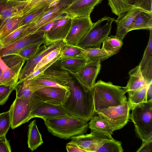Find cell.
Returning a JSON list of instances; mask_svg holds the SVG:
<instances>
[{"mask_svg": "<svg viewBox=\"0 0 152 152\" xmlns=\"http://www.w3.org/2000/svg\"><path fill=\"white\" fill-rule=\"evenodd\" d=\"M61 0H55L50 3L48 6V9H50L57 5Z\"/></svg>", "mask_w": 152, "mask_h": 152, "instance_id": "cell-51", "label": "cell"}, {"mask_svg": "<svg viewBox=\"0 0 152 152\" xmlns=\"http://www.w3.org/2000/svg\"><path fill=\"white\" fill-rule=\"evenodd\" d=\"M69 0L71 1L72 2V3H75V2L79 1L80 0Z\"/></svg>", "mask_w": 152, "mask_h": 152, "instance_id": "cell-52", "label": "cell"}, {"mask_svg": "<svg viewBox=\"0 0 152 152\" xmlns=\"http://www.w3.org/2000/svg\"><path fill=\"white\" fill-rule=\"evenodd\" d=\"M66 15V14L61 11L48 14L45 12L39 20L29 26L23 33L20 39L35 33L39 29L48 23L56 19H62Z\"/></svg>", "mask_w": 152, "mask_h": 152, "instance_id": "cell-24", "label": "cell"}, {"mask_svg": "<svg viewBox=\"0 0 152 152\" xmlns=\"http://www.w3.org/2000/svg\"><path fill=\"white\" fill-rule=\"evenodd\" d=\"M1 73H2V70H1V68L0 67V77L1 76Z\"/></svg>", "mask_w": 152, "mask_h": 152, "instance_id": "cell-55", "label": "cell"}, {"mask_svg": "<svg viewBox=\"0 0 152 152\" xmlns=\"http://www.w3.org/2000/svg\"><path fill=\"white\" fill-rule=\"evenodd\" d=\"M57 61L45 71L35 77L49 79L69 87L68 83L73 78L68 72L59 67Z\"/></svg>", "mask_w": 152, "mask_h": 152, "instance_id": "cell-18", "label": "cell"}, {"mask_svg": "<svg viewBox=\"0 0 152 152\" xmlns=\"http://www.w3.org/2000/svg\"><path fill=\"white\" fill-rule=\"evenodd\" d=\"M130 110L127 101L122 104L109 107L96 113L108 121L115 131L122 128L127 124Z\"/></svg>", "mask_w": 152, "mask_h": 152, "instance_id": "cell-7", "label": "cell"}, {"mask_svg": "<svg viewBox=\"0 0 152 152\" xmlns=\"http://www.w3.org/2000/svg\"><path fill=\"white\" fill-rule=\"evenodd\" d=\"M27 144L31 151L37 149L43 143L42 135L39 131L36 120L31 121L28 126Z\"/></svg>", "mask_w": 152, "mask_h": 152, "instance_id": "cell-27", "label": "cell"}, {"mask_svg": "<svg viewBox=\"0 0 152 152\" xmlns=\"http://www.w3.org/2000/svg\"><path fill=\"white\" fill-rule=\"evenodd\" d=\"M82 48V52L80 56L85 57L89 61H99L101 62L114 55L100 48Z\"/></svg>", "mask_w": 152, "mask_h": 152, "instance_id": "cell-28", "label": "cell"}, {"mask_svg": "<svg viewBox=\"0 0 152 152\" xmlns=\"http://www.w3.org/2000/svg\"><path fill=\"white\" fill-rule=\"evenodd\" d=\"M107 139L99 137L90 133L73 137L71 139L86 152H96Z\"/></svg>", "mask_w": 152, "mask_h": 152, "instance_id": "cell-20", "label": "cell"}, {"mask_svg": "<svg viewBox=\"0 0 152 152\" xmlns=\"http://www.w3.org/2000/svg\"><path fill=\"white\" fill-rule=\"evenodd\" d=\"M128 4L134 7L152 13V0H126Z\"/></svg>", "mask_w": 152, "mask_h": 152, "instance_id": "cell-42", "label": "cell"}, {"mask_svg": "<svg viewBox=\"0 0 152 152\" xmlns=\"http://www.w3.org/2000/svg\"><path fill=\"white\" fill-rule=\"evenodd\" d=\"M31 24H27L19 27L1 40L2 48L20 39L24 32Z\"/></svg>", "mask_w": 152, "mask_h": 152, "instance_id": "cell-34", "label": "cell"}, {"mask_svg": "<svg viewBox=\"0 0 152 152\" xmlns=\"http://www.w3.org/2000/svg\"><path fill=\"white\" fill-rule=\"evenodd\" d=\"M22 16L12 19L0 28V40L19 27V24Z\"/></svg>", "mask_w": 152, "mask_h": 152, "instance_id": "cell-40", "label": "cell"}, {"mask_svg": "<svg viewBox=\"0 0 152 152\" xmlns=\"http://www.w3.org/2000/svg\"><path fill=\"white\" fill-rule=\"evenodd\" d=\"M108 4L112 12L118 15L133 8L129 5L126 0H108Z\"/></svg>", "mask_w": 152, "mask_h": 152, "instance_id": "cell-36", "label": "cell"}, {"mask_svg": "<svg viewBox=\"0 0 152 152\" xmlns=\"http://www.w3.org/2000/svg\"><path fill=\"white\" fill-rule=\"evenodd\" d=\"M70 115L65 110L63 105H55L43 102L37 106L31 111L29 119L38 117L43 120Z\"/></svg>", "mask_w": 152, "mask_h": 152, "instance_id": "cell-12", "label": "cell"}, {"mask_svg": "<svg viewBox=\"0 0 152 152\" xmlns=\"http://www.w3.org/2000/svg\"></svg>", "mask_w": 152, "mask_h": 152, "instance_id": "cell-56", "label": "cell"}, {"mask_svg": "<svg viewBox=\"0 0 152 152\" xmlns=\"http://www.w3.org/2000/svg\"><path fill=\"white\" fill-rule=\"evenodd\" d=\"M103 0H80L72 4L62 12L71 18L90 16L95 6Z\"/></svg>", "mask_w": 152, "mask_h": 152, "instance_id": "cell-16", "label": "cell"}, {"mask_svg": "<svg viewBox=\"0 0 152 152\" xmlns=\"http://www.w3.org/2000/svg\"><path fill=\"white\" fill-rule=\"evenodd\" d=\"M32 110L29 101L16 97L9 110L12 129L28 122Z\"/></svg>", "mask_w": 152, "mask_h": 152, "instance_id": "cell-8", "label": "cell"}, {"mask_svg": "<svg viewBox=\"0 0 152 152\" xmlns=\"http://www.w3.org/2000/svg\"><path fill=\"white\" fill-rule=\"evenodd\" d=\"M131 110L129 118L142 142L152 138V99L134 106Z\"/></svg>", "mask_w": 152, "mask_h": 152, "instance_id": "cell-4", "label": "cell"}, {"mask_svg": "<svg viewBox=\"0 0 152 152\" xmlns=\"http://www.w3.org/2000/svg\"><path fill=\"white\" fill-rule=\"evenodd\" d=\"M142 11L139 8L133 7L118 15L117 18L115 21L117 25L115 36L122 41L128 33V28L135 18Z\"/></svg>", "mask_w": 152, "mask_h": 152, "instance_id": "cell-19", "label": "cell"}, {"mask_svg": "<svg viewBox=\"0 0 152 152\" xmlns=\"http://www.w3.org/2000/svg\"><path fill=\"white\" fill-rule=\"evenodd\" d=\"M139 65L147 83L148 84L152 81V29L150 30L148 43Z\"/></svg>", "mask_w": 152, "mask_h": 152, "instance_id": "cell-22", "label": "cell"}, {"mask_svg": "<svg viewBox=\"0 0 152 152\" xmlns=\"http://www.w3.org/2000/svg\"><path fill=\"white\" fill-rule=\"evenodd\" d=\"M62 47V46L53 50L44 56L37 65L33 72L50 62L59 54Z\"/></svg>", "mask_w": 152, "mask_h": 152, "instance_id": "cell-43", "label": "cell"}, {"mask_svg": "<svg viewBox=\"0 0 152 152\" xmlns=\"http://www.w3.org/2000/svg\"><path fill=\"white\" fill-rule=\"evenodd\" d=\"M152 149V138L142 142L137 152H151Z\"/></svg>", "mask_w": 152, "mask_h": 152, "instance_id": "cell-48", "label": "cell"}, {"mask_svg": "<svg viewBox=\"0 0 152 152\" xmlns=\"http://www.w3.org/2000/svg\"><path fill=\"white\" fill-rule=\"evenodd\" d=\"M72 18L66 15L59 20L49 31L44 33L45 42L48 46L55 42L63 40L66 37L71 25Z\"/></svg>", "mask_w": 152, "mask_h": 152, "instance_id": "cell-13", "label": "cell"}, {"mask_svg": "<svg viewBox=\"0 0 152 152\" xmlns=\"http://www.w3.org/2000/svg\"><path fill=\"white\" fill-rule=\"evenodd\" d=\"M48 7L37 11L23 16L19 24L20 27L27 24L33 23L39 20L48 10Z\"/></svg>", "mask_w": 152, "mask_h": 152, "instance_id": "cell-38", "label": "cell"}, {"mask_svg": "<svg viewBox=\"0 0 152 152\" xmlns=\"http://www.w3.org/2000/svg\"><path fill=\"white\" fill-rule=\"evenodd\" d=\"M11 126V120L9 110L0 113V137L5 136Z\"/></svg>", "mask_w": 152, "mask_h": 152, "instance_id": "cell-41", "label": "cell"}, {"mask_svg": "<svg viewBox=\"0 0 152 152\" xmlns=\"http://www.w3.org/2000/svg\"><path fill=\"white\" fill-rule=\"evenodd\" d=\"M72 18L70 28L63 41L67 45L78 46L90 30L93 23L90 16Z\"/></svg>", "mask_w": 152, "mask_h": 152, "instance_id": "cell-6", "label": "cell"}, {"mask_svg": "<svg viewBox=\"0 0 152 152\" xmlns=\"http://www.w3.org/2000/svg\"><path fill=\"white\" fill-rule=\"evenodd\" d=\"M43 120L49 132L54 136L65 140L85 134L88 128V121L71 115Z\"/></svg>", "mask_w": 152, "mask_h": 152, "instance_id": "cell-3", "label": "cell"}, {"mask_svg": "<svg viewBox=\"0 0 152 152\" xmlns=\"http://www.w3.org/2000/svg\"><path fill=\"white\" fill-rule=\"evenodd\" d=\"M43 42L45 39L44 34L36 32L28 35L18 41L0 49V57L14 54L20 50L28 46Z\"/></svg>", "mask_w": 152, "mask_h": 152, "instance_id": "cell-15", "label": "cell"}, {"mask_svg": "<svg viewBox=\"0 0 152 152\" xmlns=\"http://www.w3.org/2000/svg\"><path fill=\"white\" fill-rule=\"evenodd\" d=\"M2 48V45L1 42V40H0V49Z\"/></svg>", "mask_w": 152, "mask_h": 152, "instance_id": "cell-54", "label": "cell"}, {"mask_svg": "<svg viewBox=\"0 0 152 152\" xmlns=\"http://www.w3.org/2000/svg\"><path fill=\"white\" fill-rule=\"evenodd\" d=\"M56 0H35L27 2L22 10L23 16L35 12L48 7L53 1Z\"/></svg>", "mask_w": 152, "mask_h": 152, "instance_id": "cell-33", "label": "cell"}, {"mask_svg": "<svg viewBox=\"0 0 152 152\" xmlns=\"http://www.w3.org/2000/svg\"><path fill=\"white\" fill-rule=\"evenodd\" d=\"M123 151L121 142L114 139H107L96 152H123Z\"/></svg>", "mask_w": 152, "mask_h": 152, "instance_id": "cell-37", "label": "cell"}, {"mask_svg": "<svg viewBox=\"0 0 152 152\" xmlns=\"http://www.w3.org/2000/svg\"><path fill=\"white\" fill-rule=\"evenodd\" d=\"M16 97L27 100L29 101L33 110L43 102L32 91L29 85L28 80L25 79L18 82L14 87Z\"/></svg>", "mask_w": 152, "mask_h": 152, "instance_id": "cell-21", "label": "cell"}, {"mask_svg": "<svg viewBox=\"0 0 152 152\" xmlns=\"http://www.w3.org/2000/svg\"><path fill=\"white\" fill-rule=\"evenodd\" d=\"M102 49L115 55L118 53L121 48L123 43L115 36L110 35L102 42Z\"/></svg>", "mask_w": 152, "mask_h": 152, "instance_id": "cell-32", "label": "cell"}, {"mask_svg": "<svg viewBox=\"0 0 152 152\" xmlns=\"http://www.w3.org/2000/svg\"><path fill=\"white\" fill-rule=\"evenodd\" d=\"M60 58V54L50 62L33 72L25 79H31L34 78L37 75L45 71L46 69L59 59Z\"/></svg>", "mask_w": 152, "mask_h": 152, "instance_id": "cell-45", "label": "cell"}, {"mask_svg": "<svg viewBox=\"0 0 152 152\" xmlns=\"http://www.w3.org/2000/svg\"><path fill=\"white\" fill-rule=\"evenodd\" d=\"M0 67L2 73L0 77V85L14 87L18 81V77L7 66L0 57Z\"/></svg>", "mask_w": 152, "mask_h": 152, "instance_id": "cell-29", "label": "cell"}, {"mask_svg": "<svg viewBox=\"0 0 152 152\" xmlns=\"http://www.w3.org/2000/svg\"><path fill=\"white\" fill-rule=\"evenodd\" d=\"M82 48L78 46L69 45L65 43L61 47L59 59L80 56L82 52Z\"/></svg>", "mask_w": 152, "mask_h": 152, "instance_id": "cell-35", "label": "cell"}, {"mask_svg": "<svg viewBox=\"0 0 152 152\" xmlns=\"http://www.w3.org/2000/svg\"><path fill=\"white\" fill-rule=\"evenodd\" d=\"M61 19H56L48 23L39 29L36 32L42 33L44 34V33L47 32L56 23Z\"/></svg>", "mask_w": 152, "mask_h": 152, "instance_id": "cell-49", "label": "cell"}, {"mask_svg": "<svg viewBox=\"0 0 152 152\" xmlns=\"http://www.w3.org/2000/svg\"><path fill=\"white\" fill-rule=\"evenodd\" d=\"M68 85L70 94L63 104L64 107L71 115L88 121L95 114L93 96L91 90L86 92L73 79Z\"/></svg>", "mask_w": 152, "mask_h": 152, "instance_id": "cell-1", "label": "cell"}, {"mask_svg": "<svg viewBox=\"0 0 152 152\" xmlns=\"http://www.w3.org/2000/svg\"><path fill=\"white\" fill-rule=\"evenodd\" d=\"M28 1L0 0V28L10 18L23 16L22 11Z\"/></svg>", "mask_w": 152, "mask_h": 152, "instance_id": "cell-14", "label": "cell"}, {"mask_svg": "<svg viewBox=\"0 0 152 152\" xmlns=\"http://www.w3.org/2000/svg\"><path fill=\"white\" fill-rule=\"evenodd\" d=\"M93 96L95 113L109 107L122 104L127 101L122 87L110 82L100 80L91 89Z\"/></svg>", "mask_w": 152, "mask_h": 152, "instance_id": "cell-2", "label": "cell"}, {"mask_svg": "<svg viewBox=\"0 0 152 152\" xmlns=\"http://www.w3.org/2000/svg\"><path fill=\"white\" fill-rule=\"evenodd\" d=\"M152 81H151L148 85L147 90V98L148 99H152Z\"/></svg>", "mask_w": 152, "mask_h": 152, "instance_id": "cell-50", "label": "cell"}, {"mask_svg": "<svg viewBox=\"0 0 152 152\" xmlns=\"http://www.w3.org/2000/svg\"><path fill=\"white\" fill-rule=\"evenodd\" d=\"M15 0L16 1H28L29 0Z\"/></svg>", "mask_w": 152, "mask_h": 152, "instance_id": "cell-53", "label": "cell"}, {"mask_svg": "<svg viewBox=\"0 0 152 152\" xmlns=\"http://www.w3.org/2000/svg\"><path fill=\"white\" fill-rule=\"evenodd\" d=\"M142 29H152V13L143 11L139 13L129 27L128 32Z\"/></svg>", "mask_w": 152, "mask_h": 152, "instance_id": "cell-26", "label": "cell"}, {"mask_svg": "<svg viewBox=\"0 0 152 152\" xmlns=\"http://www.w3.org/2000/svg\"><path fill=\"white\" fill-rule=\"evenodd\" d=\"M148 85L139 90L127 92L129 95L128 102L131 110L134 106L147 102Z\"/></svg>", "mask_w": 152, "mask_h": 152, "instance_id": "cell-31", "label": "cell"}, {"mask_svg": "<svg viewBox=\"0 0 152 152\" xmlns=\"http://www.w3.org/2000/svg\"><path fill=\"white\" fill-rule=\"evenodd\" d=\"M43 42H40L25 47L14 54L18 55L26 61L33 57L38 51Z\"/></svg>", "mask_w": 152, "mask_h": 152, "instance_id": "cell-39", "label": "cell"}, {"mask_svg": "<svg viewBox=\"0 0 152 152\" xmlns=\"http://www.w3.org/2000/svg\"><path fill=\"white\" fill-rule=\"evenodd\" d=\"M65 42L63 40L55 42L48 46H41L37 53L32 58L27 60L24 66L19 74L18 82H21L27 78L34 71L37 65L47 54L53 50L62 46Z\"/></svg>", "mask_w": 152, "mask_h": 152, "instance_id": "cell-11", "label": "cell"}, {"mask_svg": "<svg viewBox=\"0 0 152 152\" xmlns=\"http://www.w3.org/2000/svg\"><path fill=\"white\" fill-rule=\"evenodd\" d=\"M66 149L68 152H86L79 147L76 142L72 140L66 144Z\"/></svg>", "mask_w": 152, "mask_h": 152, "instance_id": "cell-47", "label": "cell"}, {"mask_svg": "<svg viewBox=\"0 0 152 152\" xmlns=\"http://www.w3.org/2000/svg\"><path fill=\"white\" fill-rule=\"evenodd\" d=\"M129 74V78L126 86L122 87L126 93L139 90L148 84L139 65L130 70Z\"/></svg>", "mask_w": 152, "mask_h": 152, "instance_id": "cell-23", "label": "cell"}, {"mask_svg": "<svg viewBox=\"0 0 152 152\" xmlns=\"http://www.w3.org/2000/svg\"><path fill=\"white\" fill-rule=\"evenodd\" d=\"M35 94L42 102L55 105H63L70 94L69 90L53 86L41 87L36 90Z\"/></svg>", "mask_w": 152, "mask_h": 152, "instance_id": "cell-10", "label": "cell"}, {"mask_svg": "<svg viewBox=\"0 0 152 152\" xmlns=\"http://www.w3.org/2000/svg\"><path fill=\"white\" fill-rule=\"evenodd\" d=\"M90 120L88 128L91 129V133L101 138L114 139L112 135L115 131V129L106 119L97 114L94 115Z\"/></svg>", "mask_w": 152, "mask_h": 152, "instance_id": "cell-17", "label": "cell"}, {"mask_svg": "<svg viewBox=\"0 0 152 152\" xmlns=\"http://www.w3.org/2000/svg\"><path fill=\"white\" fill-rule=\"evenodd\" d=\"M99 61H90L78 72L72 74L84 91L88 92L95 84L101 68Z\"/></svg>", "mask_w": 152, "mask_h": 152, "instance_id": "cell-9", "label": "cell"}, {"mask_svg": "<svg viewBox=\"0 0 152 152\" xmlns=\"http://www.w3.org/2000/svg\"><path fill=\"white\" fill-rule=\"evenodd\" d=\"M88 61L86 58L78 56L64 59H58L56 61L59 67L72 74L76 73Z\"/></svg>", "mask_w": 152, "mask_h": 152, "instance_id": "cell-25", "label": "cell"}, {"mask_svg": "<svg viewBox=\"0 0 152 152\" xmlns=\"http://www.w3.org/2000/svg\"><path fill=\"white\" fill-rule=\"evenodd\" d=\"M9 141L5 136L0 137V152H11Z\"/></svg>", "mask_w": 152, "mask_h": 152, "instance_id": "cell-46", "label": "cell"}, {"mask_svg": "<svg viewBox=\"0 0 152 152\" xmlns=\"http://www.w3.org/2000/svg\"><path fill=\"white\" fill-rule=\"evenodd\" d=\"M115 20L113 18L104 16L93 23L91 28L78 46L83 48H100L103 41L110 34L112 23Z\"/></svg>", "mask_w": 152, "mask_h": 152, "instance_id": "cell-5", "label": "cell"}, {"mask_svg": "<svg viewBox=\"0 0 152 152\" xmlns=\"http://www.w3.org/2000/svg\"><path fill=\"white\" fill-rule=\"evenodd\" d=\"M1 58L7 66L12 69L19 77L22 67L26 61L15 54L7 55Z\"/></svg>", "mask_w": 152, "mask_h": 152, "instance_id": "cell-30", "label": "cell"}, {"mask_svg": "<svg viewBox=\"0 0 152 152\" xmlns=\"http://www.w3.org/2000/svg\"><path fill=\"white\" fill-rule=\"evenodd\" d=\"M14 87L4 85H0V105H4L7 100Z\"/></svg>", "mask_w": 152, "mask_h": 152, "instance_id": "cell-44", "label": "cell"}]
</instances>
